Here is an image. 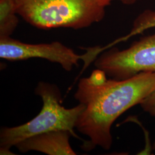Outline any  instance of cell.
Instances as JSON below:
<instances>
[{
	"instance_id": "6da1fadb",
	"label": "cell",
	"mask_w": 155,
	"mask_h": 155,
	"mask_svg": "<svg viewBox=\"0 0 155 155\" xmlns=\"http://www.w3.org/2000/svg\"><path fill=\"white\" fill-rule=\"evenodd\" d=\"M155 88V72H141L124 80L107 79L97 69L79 80L74 97L85 108L75 127L90 140L82 146L89 151L99 146L109 150L113 143L111 127L124 112L136 105Z\"/></svg>"
},
{
	"instance_id": "7a4b0ae2",
	"label": "cell",
	"mask_w": 155,
	"mask_h": 155,
	"mask_svg": "<svg viewBox=\"0 0 155 155\" xmlns=\"http://www.w3.org/2000/svg\"><path fill=\"white\" fill-rule=\"evenodd\" d=\"M17 13L41 29H79L100 22L110 0H15Z\"/></svg>"
},
{
	"instance_id": "3957f363",
	"label": "cell",
	"mask_w": 155,
	"mask_h": 155,
	"mask_svg": "<svg viewBox=\"0 0 155 155\" xmlns=\"http://www.w3.org/2000/svg\"><path fill=\"white\" fill-rule=\"evenodd\" d=\"M43 101V107L32 120L15 127H2L0 132V154L13 155L10 149L18 142L36 134L54 130L70 131L72 136L79 139L74 132L78 119L84 110L80 104L67 109L61 105V93L58 86L40 82L35 90Z\"/></svg>"
},
{
	"instance_id": "277c9868",
	"label": "cell",
	"mask_w": 155,
	"mask_h": 155,
	"mask_svg": "<svg viewBox=\"0 0 155 155\" xmlns=\"http://www.w3.org/2000/svg\"><path fill=\"white\" fill-rule=\"evenodd\" d=\"M95 66L109 77L124 80L141 72H155V33L134 42L127 49L103 52Z\"/></svg>"
},
{
	"instance_id": "5b68a950",
	"label": "cell",
	"mask_w": 155,
	"mask_h": 155,
	"mask_svg": "<svg viewBox=\"0 0 155 155\" xmlns=\"http://www.w3.org/2000/svg\"><path fill=\"white\" fill-rule=\"evenodd\" d=\"M100 52L101 48L99 46L89 48L86 54L78 55L59 41L32 45L24 43L11 37L0 38L1 58L9 61L42 58L59 64L67 71H71L74 66H78L80 59L88 64Z\"/></svg>"
},
{
	"instance_id": "8992f818",
	"label": "cell",
	"mask_w": 155,
	"mask_h": 155,
	"mask_svg": "<svg viewBox=\"0 0 155 155\" xmlns=\"http://www.w3.org/2000/svg\"><path fill=\"white\" fill-rule=\"evenodd\" d=\"M71 136L68 130L50 131L24 139L15 147L21 153L36 150L48 155H75L69 142Z\"/></svg>"
},
{
	"instance_id": "52a82bcc",
	"label": "cell",
	"mask_w": 155,
	"mask_h": 155,
	"mask_svg": "<svg viewBox=\"0 0 155 155\" xmlns=\"http://www.w3.org/2000/svg\"><path fill=\"white\" fill-rule=\"evenodd\" d=\"M15 0H0V38L11 37L18 24Z\"/></svg>"
},
{
	"instance_id": "ba28073f",
	"label": "cell",
	"mask_w": 155,
	"mask_h": 155,
	"mask_svg": "<svg viewBox=\"0 0 155 155\" xmlns=\"http://www.w3.org/2000/svg\"><path fill=\"white\" fill-rule=\"evenodd\" d=\"M152 28H155V11L145 10L135 19L130 32L127 36L120 38L114 42L116 44L125 41L133 36L142 33L145 31Z\"/></svg>"
},
{
	"instance_id": "9c48e42d",
	"label": "cell",
	"mask_w": 155,
	"mask_h": 155,
	"mask_svg": "<svg viewBox=\"0 0 155 155\" xmlns=\"http://www.w3.org/2000/svg\"><path fill=\"white\" fill-rule=\"evenodd\" d=\"M140 105L145 112L155 119V88L142 101Z\"/></svg>"
},
{
	"instance_id": "30bf717a",
	"label": "cell",
	"mask_w": 155,
	"mask_h": 155,
	"mask_svg": "<svg viewBox=\"0 0 155 155\" xmlns=\"http://www.w3.org/2000/svg\"><path fill=\"white\" fill-rule=\"evenodd\" d=\"M111 1H117L126 5H132L135 4L138 0H110Z\"/></svg>"
},
{
	"instance_id": "8fae6325",
	"label": "cell",
	"mask_w": 155,
	"mask_h": 155,
	"mask_svg": "<svg viewBox=\"0 0 155 155\" xmlns=\"http://www.w3.org/2000/svg\"><path fill=\"white\" fill-rule=\"evenodd\" d=\"M153 148L155 150V142L154 143V144H153Z\"/></svg>"
}]
</instances>
